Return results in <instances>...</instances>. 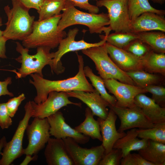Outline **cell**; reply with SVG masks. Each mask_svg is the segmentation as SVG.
Returning a JSON list of instances; mask_svg holds the SVG:
<instances>
[{"instance_id":"obj_1","label":"cell","mask_w":165,"mask_h":165,"mask_svg":"<svg viewBox=\"0 0 165 165\" xmlns=\"http://www.w3.org/2000/svg\"><path fill=\"white\" fill-rule=\"evenodd\" d=\"M76 54L79 63V71L74 77L61 80H51L44 78L38 73L30 75L32 80L30 79L29 83L34 86L37 91V95L34 99L35 102L39 104L43 102L49 94L53 91L67 92L74 90L87 92L94 91L84 74L83 57Z\"/></svg>"},{"instance_id":"obj_2","label":"cell","mask_w":165,"mask_h":165,"mask_svg":"<svg viewBox=\"0 0 165 165\" xmlns=\"http://www.w3.org/2000/svg\"><path fill=\"white\" fill-rule=\"evenodd\" d=\"M61 18L58 24V29L63 31L67 28L75 24H81L88 27L91 34H101L105 35L109 34L108 27L109 19L108 13L102 12L99 14L87 13L76 9L73 3L66 0L65 6L62 11Z\"/></svg>"},{"instance_id":"obj_3","label":"cell","mask_w":165,"mask_h":165,"mask_svg":"<svg viewBox=\"0 0 165 165\" xmlns=\"http://www.w3.org/2000/svg\"><path fill=\"white\" fill-rule=\"evenodd\" d=\"M62 14L46 20L35 21L31 33L22 41V45L28 49L40 46L53 49L66 36L64 31H60L58 24Z\"/></svg>"},{"instance_id":"obj_4","label":"cell","mask_w":165,"mask_h":165,"mask_svg":"<svg viewBox=\"0 0 165 165\" xmlns=\"http://www.w3.org/2000/svg\"><path fill=\"white\" fill-rule=\"evenodd\" d=\"M12 7L9 6L4 8L7 17L3 36L7 40L23 41L32 32L35 17L29 13L30 9L24 6L18 0H11Z\"/></svg>"},{"instance_id":"obj_5","label":"cell","mask_w":165,"mask_h":165,"mask_svg":"<svg viewBox=\"0 0 165 165\" xmlns=\"http://www.w3.org/2000/svg\"><path fill=\"white\" fill-rule=\"evenodd\" d=\"M16 43V50L20 55L15 59L21 64L20 67L17 69L18 72L13 71L16 74V78H24L35 73L43 77L42 70L47 65L51 66L54 52L50 53L51 49L49 47L40 46L37 48L36 53L31 55L29 54V49L19 42Z\"/></svg>"},{"instance_id":"obj_6","label":"cell","mask_w":165,"mask_h":165,"mask_svg":"<svg viewBox=\"0 0 165 165\" xmlns=\"http://www.w3.org/2000/svg\"><path fill=\"white\" fill-rule=\"evenodd\" d=\"M105 44L81 51L94 62L98 73L103 79H114L122 82L136 85L126 72L118 67L111 59Z\"/></svg>"},{"instance_id":"obj_7","label":"cell","mask_w":165,"mask_h":165,"mask_svg":"<svg viewBox=\"0 0 165 165\" xmlns=\"http://www.w3.org/2000/svg\"><path fill=\"white\" fill-rule=\"evenodd\" d=\"M25 113L23 119L18 127L11 140L6 143L0 160V165H9L15 160L23 154L22 142L24 133L32 117V108L31 101L28 102L24 106Z\"/></svg>"},{"instance_id":"obj_8","label":"cell","mask_w":165,"mask_h":165,"mask_svg":"<svg viewBox=\"0 0 165 165\" xmlns=\"http://www.w3.org/2000/svg\"><path fill=\"white\" fill-rule=\"evenodd\" d=\"M79 31V29L77 28L70 29L66 37L60 42L58 50L54 52V56L50 67L52 72H54L58 75L64 72L65 68L62 66L61 60L62 57L67 53L101 46L106 42L104 38L101 39L99 42L94 43H88L83 39L76 41L75 37Z\"/></svg>"},{"instance_id":"obj_9","label":"cell","mask_w":165,"mask_h":165,"mask_svg":"<svg viewBox=\"0 0 165 165\" xmlns=\"http://www.w3.org/2000/svg\"><path fill=\"white\" fill-rule=\"evenodd\" d=\"M96 6H104L107 9L109 19L108 27L110 31L130 32L131 20L128 12V0H98Z\"/></svg>"},{"instance_id":"obj_10","label":"cell","mask_w":165,"mask_h":165,"mask_svg":"<svg viewBox=\"0 0 165 165\" xmlns=\"http://www.w3.org/2000/svg\"><path fill=\"white\" fill-rule=\"evenodd\" d=\"M50 127L47 118H34L26 128L28 143L24 149V154L36 155L44 148L50 138Z\"/></svg>"},{"instance_id":"obj_11","label":"cell","mask_w":165,"mask_h":165,"mask_svg":"<svg viewBox=\"0 0 165 165\" xmlns=\"http://www.w3.org/2000/svg\"><path fill=\"white\" fill-rule=\"evenodd\" d=\"M63 140L75 165H98L104 155L105 150L102 144L88 148L81 147L72 138Z\"/></svg>"},{"instance_id":"obj_12","label":"cell","mask_w":165,"mask_h":165,"mask_svg":"<svg viewBox=\"0 0 165 165\" xmlns=\"http://www.w3.org/2000/svg\"><path fill=\"white\" fill-rule=\"evenodd\" d=\"M106 88L117 100L115 106L123 108L136 106L134 98L138 94L147 93L144 88L118 81L114 79H103Z\"/></svg>"},{"instance_id":"obj_13","label":"cell","mask_w":165,"mask_h":165,"mask_svg":"<svg viewBox=\"0 0 165 165\" xmlns=\"http://www.w3.org/2000/svg\"><path fill=\"white\" fill-rule=\"evenodd\" d=\"M68 97L66 92L53 91L49 94L47 99L43 102L38 104L34 101H31L32 108L31 117L46 118L68 105L81 107V103L72 102Z\"/></svg>"},{"instance_id":"obj_14","label":"cell","mask_w":165,"mask_h":165,"mask_svg":"<svg viewBox=\"0 0 165 165\" xmlns=\"http://www.w3.org/2000/svg\"><path fill=\"white\" fill-rule=\"evenodd\" d=\"M118 116L120 125L118 131L124 132L127 130L138 128L147 129L152 127L154 124L150 122L138 106L123 108L116 106L109 107Z\"/></svg>"},{"instance_id":"obj_15","label":"cell","mask_w":165,"mask_h":165,"mask_svg":"<svg viewBox=\"0 0 165 165\" xmlns=\"http://www.w3.org/2000/svg\"><path fill=\"white\" fill-rule=\"evenodd\" d=\"M46 118L50 125V136L58 139L71 138L81 144L89 141V137L78 132L66 123L61 112L58 111Z\"/></svg>"},{"instance_id":"obj_16","label":"cell","mask_w":165,"mask_h":165,"mask_svg":"<svg viewBox=\"0 0 165 165\" xmlns=\"http://www.w3.org/2000/svg\"><path fill=\"white\" fill-rule=\"evenodd\" d=\"M105 46L109 57L120 69L125 72L144 70L142 57L106 42Z\"/></svg>"},{"instance_id":"obj_17","label":"cell","mask_w":165,"mask_h":165,"mask_svg":"<svg viewBox=\"0 0 165 165\" xmlns=\"http://www.w3.org/2000/svg\"><path fill=\"white\" fill-rule=\"evenodd\" d=\"M117 117L116 115L110 108L105 119L97 118L102 139V144L105 150L104 155L109 153L115 142L126 134L124 132H119L116 130V122Z\"/></svg>"},{"instance_id":"obj_18","label":"cell","mask_w":165,"mask_h":165,"mask_svg":"<svg viewBox=\"0 0 165 165\" xmlns=\"http://www.w3.org/2000/svg\"><path fill=\"white\" fill-rule=\"evenodd\" d=\"M69 97L77 98L85 104L91 110L94 116L103 119L107 117L109 104L104 99L95 89L93 92L74 90L67 92Z\"/></svg>"},{"instance_id":"obj_19","label":"cell","mask_w":165,"mask_h":165,"mask_svg":"<svg viewBox=\"0 0 165 165\" xmlns=\"http://www.w3.org/2000/svg\"><path fill=\"white\" fill-rule=\"evenodd\" d=\"M44 153L48 165H75L62 139L50 138Z\"/></svg>"},{"instance_id":"obj_20","label":"cell","mask_w":165,"mask_h":165,"mask_svg":"<svg viewBox=\"0 0 165 165\" xmlns=\"http://www.w3.org/2000/svg\"><path fill=\"white\" fill-rule=\"evenodd\" d=\"M130 32L137 34L153 31L165 32L164 16L152 12H145L131 21Z\"/></svg>"},{"instance_id":"obj_21","label":"cell","mask_w":165,"mask_h":165,"mask_svg":"<svg viewBox=\"0 0 165 165\" xmlns=\"http://www.w3.org/2000/svg\"><path fill=\"white\" fill-rule=\"evenodd\" d=\"M136 106L138 107L147 119L153 124L165 123V108L156 103L144 94L135 97Z\"/></svg>"},{"instance_id":"obj_22","label":"cell","mask_w":165,"mask_h":165,"mask_svg":"<svg viewBox=\"0 0 165 165\" xmlns=\"http://www.w3.org/2000/svg\"><path fill=\"white\" fill-rule=\"evenodd\" d=\"M138 137L137 129H130L127 131L125 136L115 142L113 148L120 149L122 152L123 157L132 151H138L145 148L148 145V139H140Z\"/></svg>"},{"instance_id":"obj_23","label":"cell","mask_w":165,"mask_h":165,"mask_svg":"<svg viewBox=\"0 0 165 165\" xmlns=\"http://www.w3.org/2000/svg\"><path fill=\"white\" fill-rule=\"evenodd\" d=\"M138 153L154 165H165V144L148 139L144 148L138 151Z\"/></svg>"},{"instance_id":"obj_24","label":"cell","mask_w":165,"mask_h":165,"mask_svg":"<svg viewBox=\"0 0 165 165\" xmlns=\"http://www.w3.org/2000/svg\"><path fill=\"white\" fill-rule=\"evenodd\" d=\"M85 116L84 121L74 128L79 133L93 139H97L102 141V137L98 122L94 119L92 112L88 107L85 109Z\"/></svg>"},{"instance_id":"obj_25","label":"cell","mask_w":165,"mask_h":165,"mask_svg":"<svg viewBox=\"0 0 165 165\" xmlns=\"http://www.w3.org/2000/svg\"><path fill=\"white\" fill-rule=\"evenodd\" d=\"M144 70L150 73L165 75V54L152 50L142 57Z\"/></svg>"},{"instance_id":"obj_26","label":"cell","mask_w":165,"mask_h":165,"mask_svg":"<svg viewBox=\"0 0 165 165\" xmlns=\"http://www.w3.org/2000/svg\"><path fill=\"white\" fill-rule=\"evenodd\" d=\"M165 32L161 31H145L137 33L138 39L147 45L153 51L165 53Z\"/></svg>"},{"instance_id":"obj_27","label":"cell","mask_w":165,"mask_h":165,"mask_svg":"<svg viewBox=\"0 0 165 165\" xmlns=\"http://www.w3.org/2000/svg\"><path fill=\"white\" fill-rule=\"evenodd\" d=\"M128 9L131 21L145 12H152L163 16L165 15V10L153 8L148 0H128Z\"/></svg>"},{"instance_id":"obj_28","label":"cell","mask_w":165,"mask_h":165,"mask_svg":"<svg viewBox=\"0 0 165 165\" xmlns=\"http://www.w3.org/2000/svg\"><path fill=\"white\" fill-rule=\"evenodd\" d=\"M83 70L86 76L89 78L92 86L94 87L101 97L109 104V106H115L116 99L114 96L110 95L107 92L103 79L100 76L95 75L88 66L84 67Z\"/></svg>"},{"instance_id":"obj_29","label":"cell","mask_w":165,"mask_h":165,"mask_svg":"<svg viewBox=\"0 0 165 165\" xmlns=\"http://www.w3.org/2000/svg\"><path fill=\"white\" fill-rule=\"evenodd\" d=\"M66 0H44L39 9L38 20L48 19L61 14L64 9Z\"/></svg>"},{"instance_id":"obj_30","label":"cell","mask_w":165,"mask_h":165,"mask_svg":"<svg viewBox=\"0 0 165 165\" xmlns=\"http://www.w3.org/2000/svg\"><path fill=\"white\" fill-rule=\"evenodd\" d=\"M135 83L136 85L142 88L161 82L163 79L160 76L143 70L126 72Z\"/></svg>"},{"instance_id":"obj_31","label":"cell","mask_w":165,"mask_h":165,"mask_svg":"<svg viewBox=\"0 0 165 165\" xmlns=\"http://www.w3.org/2000/svg\"><path fill=\"white\" fill-rule=\"evenodd\" d=\"M101 39L118 48L125 50L133 41L138 39L137 34L129 33L114 32L108 35H100Z\"/></svg>"},{"instance_id":"obj_32","label":"cell","mask_w":165,"mask_h":165,"mask_svg":"<svg viewBox=\"0 0 165 165\" xmlns=\"http://www.w3.org/2000/svg\"><path fill=\"white\" fill-rule=\"evenodd\" d=\"M138 137L165 144V123L154 124L147 129H137Z\"/></svg>"},{"instance_id":"obj_33","label":"cell","mask_w":165,"mask_h":165,"mask_svg":"<svg viewBox=\"0 0 165 165\" xmlns=\"http://www.w3.org/2000/svg\"><path fill=\"white\" fill-rule=\"evenodd\" d=\"M147 92L152 94V98L157 104L165 107V88L157 84L148 86L144 88Z\"/></svg>"},{"instance_id":"obj_34","label":"cell","mask_w":165,"mask_h":165,"mask_svg":"<svg viewBox=\"0 0 165 165\" xmlns=\"http://www.w3.org/2000/svg\"><path fill=\"white\" fill-rule=\"evenodd\" d=\"M125 50L137 57H142L152 50L147 45L138 39L131 42Z\"/></svg>"},{"instance_id":"obj_35","label":"cell","mask_w":165,"mask_h":165,"mask_svg":"<svg viewBox=\"0 0 165 165\" xmlns=\"http://www.w3.org/2000/svg\"><path fill=\"white\" fill-rule=\"evenodd\" d=\"M122 158L120 149L113 148L108 153L104 155L98 165H119Z\"/></svg>"},{"instance_id":"obj_36","label":"cell","mask_w":165,"mask_h":165,"mask_svg":"<svg viewBox=\"0 0 165 165\" xmlns=\"http://www.w3.org/2000/svg\"><path fill=\"white\" fill-rule=\"evenodd\" d=\"M25 98L24 94L9 99L6 103L8 113L11 118L13 117L21 102Z\"/></svg>"},{"instance_id":"obj_37","label":"cell","mask_w":165,"mask_h":165,"mask_svg":"<svg viewBox=\"0 0 165 165\" xmlns=\"http://www.w3.org/2000/svg\"><path fill=\"white\" fill-rule=\"evenodd\" d=\"M12 121L9 114L6 103H0V127L2 129L8 128L12 124Z\"/></svg>"},{"instance_id":"obj_38","label":"cell","mask_w":165,"mask_h":165,"mask_svg":"<svg viewBox=\"0 0 165 165\" xmlns=\"http://www.w3.org/2000/svg\"><path fill=\"white\" fill-rule=\"evenodd\" d=\"M67 0L72 2L75 6H77L81 9L87 10L89 13L97 14L99 12L98 7L90 4L89 2V0Z\"/></svg>"},{"instance_id":"obj_39","label":"cell","mask_w":165,"mask_h":165,"mask_svg":"<svg viewBox=\"0 0 165 165\" xmlns=\"http://www.w3.org/2000/svg\"><path fill=\"white\" fill-rule=\"evenodd\" d=\"M26 8H33L38 11L42 5L44 0H18Z\"/></svg>"},{"instance_id":"obj_40","label":"cell","mask_w":165,"mask_h":165,"mask_svg":"<svg viewBox=\"0 0 165 165\" xmlns=\"http://www.w3.org/2000/svg\"><path fill=\"white\" fill-rule=\"evenodd\" d=\"M11 78H7L3 81H0V96L2 95H8L10 97H13V94L9 91L7 86L12 83Z\"/></svg>"},{"instance_id":"obj_41","label":"cell","mask_w":165,"mask_h":165,"mask_svg":"<svg viewBox=\"0 0 165 165\" xmlns=\"http://www.w3.org/2000/svg\"><path fill=\"white\" fill-rule=\"evenodd\" d=\"M121 165H136L135 159L132 154L130 153L123 157L120 163Z\"/></svg>"},{"instance_id":"obj_42","label":"cell","mask_w":165,"mask_h":165,"mask_svg":"<svg viewBox=\"0 0 165 165\" xmlns=\"http://www.w3.org/2000/svg\"><path fill=\"white\" fill-rule=\"evenodd\" d=\"M133 155L135 159L136 165H154V164L144 159L140 154L134 153Z\"/></svg>"},{"instance_id":"obj_43","label":"cell","mask_w":165,"mask_h":165,"mask_svg":"<svg viewBox=\"0 0 165 165\" xmlns=\"http://www.w3.org/2000/svg\"><path fill=\"white\" fill-rule=\"evenodd\" d=\"M7 40L3 36L0 38V58H6V44Z\"/></svg>"},{"instance_id":"obj_44","label":"cell","mask_w":165,"mask_h":165,"mask_svg":"<svg viewBox=\"0 0 165 165\" xmlns=\"http://www.w3.org/2000/svg\"><path fill=\"white\" fill-rule=\"evenodd\" d=\"M26 155V156L24 160L20 165H28L31 161L37 160L38 157V156L37 155H34L33 156H32V155Z\"/></svg>"},{"instance_id":"obj_45","label":"cell","mask_w":165,"mask_h":165,"mask_svg":"<svg viewBox=\"0 0 165 165\" xmlns=\"http://www.w3.org/2000/svg\"><path fill=\"white\" fill-rule=\"evenodd\" d=\"M7 143L6 138L4 136L0 140V154H1V150Z\"/></svg>"},{"instance_id":"obj_46","label":"cell","mask_w":165,"mask_h":165,"mask_svg":"<svg viewBox=\"0 0 165 165\" xmlns=\"http://www.w3.org/2000/svg\"><path fill=\"white\" fill-rule=\"evenodd\" d=\"M154 3H156L160 5L164 4L165 2V0H150Z\"/></svg>"},{"instance_id":"obj_47","label":"cell","mask_w":165,"mask_h":165,"mask_svg":"<svg viewBox=\"0 0 165 165\" xmlns=\"http://www.w3.org/2000/svg\"><path fill=\"white\" fill-rule=\"evenodd\" d=\"M3 31L0 29V38L3 37Z\"/></svg>"},{"instance_id":"obj_48","label":"cell","mask_w":165,"mask_h":165,"mask_svg":"<svg viewBox=\"0 0 165 165\" xmlns=\"http://www.w3.org/2000/svg\"><path fill=\"white\" fill-rule=\"evenodd\" d=\"M2 25V20L1 18H0V27Z\"/></svg>"}]
</instances>
